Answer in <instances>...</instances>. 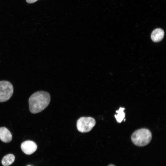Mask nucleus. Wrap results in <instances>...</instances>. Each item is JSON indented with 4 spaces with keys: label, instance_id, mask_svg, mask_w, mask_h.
Here are the masks:
<instances>
[{
    "label": "nucleus",
    "instance_id": "nucleus-1",
    "mask_svg": "<svg viewBox=\"0 0 166 166\" xmlns=\"http://www.w3.org/2000/svg\"><path fill=\"white\" fill-rule=\"evenodd\" d=\"M50 101V96L48 93L42 91L34 93L29 99L30 112L33 114L40 112L47 107Z\"/></svg>",
    "mask_w": 166,
    "mask_h": 166
},
{
    "label": "nucleus",
    "instance_id": "nucleus-2",
    "mask_svg": "<svg viewBox=\"0 0 166 166\" xmlns=\"http://www.w3.org/2000/svg\"><path fill=\"white\" fill-rule=\"evenodd\" d=\"M152 138V134L148 129L142 128L135 131L131 136L133 143L139 146H144L148 144Z\"/></svg>",
    "mask_w": 166,
    "mask_h": 166
},
{
    "label": "nucleus",
    "instance_id": "nucleus-3",
    "mask_svg": "<svg viewBox=\"0 0 166 166\" xmlns=\"http://www.w3.org/2000/svg\"><path fill=\"white\" fill-rule=\"evenodd\" d=\"M96 123L95 120L92 117H82L79 118L77 121V128L80 132H88L95 126Z\"/></svg>",
    "mask_w": 166,
    "mask_h": 166
},
{
    "label": "nucleus",
    "instance_id": "nucleus-4",
    "mask_svg": "<svg viewBox=\"0 0 166 166\" xmlns=\"http://www.w3.org/2000/svg\"><path fill=\"white\" fill-rule=\"evenodd\" d=\"M14 92L12 84L7 81H0V102L7 101L12 97Z\"/></svg>",
    "mask_w": 166,
    "mask_h": 166
},
{
    "label": "nucleus",
    "instance_id": "nucleus-5",
    "mask_svg": "<svg viewBox=\"0 0 166 166\" xmlns=\"http://www.w3.org/2000/svg\"><path fill=\"white\" fill-rule=\"evenodd\" d=\"M21 147L23 152L27 155L32 154L36 150L37 148L36 144L31 140H26L23 142Z\"/></svg>",
    "mask_w": 166,
    "mask_h": 166
},
{
    "label": "nucleus",
    "instance_id": "nucleus-6",
    "mask_svg": "<svg viewBox=\"0 0 166 166\" xmlns=\"http://www.w3.org/2000/svg\"><path fill=\"white\" fill-rule=\"evenodd\" d=\"M12 139V134L10 131L6 128H0V139L5 143L10 142Z\"/></svg>",
    "mask_w": 166,
    "mask_h": 166
},
{
    "label": "nucleus",
    "instance_id": "nucleus-7",
    "mask_svg": "<svg viewBox=\"0 0 166 166\" xmlns=\"http://www.w3.org/2000/svg\"><path fill=\"white\" fill-rule=\"evenodd\" d=\"M164 35V30L160 28H157L152 32L151 34V38L154 42H158L163 39Z\"/></svg>",
    "mask_w": 166,
    "mask_h": 166
},
{
    "label": "nucleus",
    "instance_id": "nucleus-8",
    "mask_svg": "<svg viewBox=\"0 0 166 166\" xmlns=\"http://www.w3.org/2000/svg\"><path fill=\"white\" fill-rule=\"evenodd\" d=\"M15 160L14 156L12 154H8L5 156L2 160V163L4 166H8L12 164Z\"/></svg>",
    "mask_w": 166,
    "mask_h": 166
},
{
    "label": "nucleus",
    "instance_id": "nucleus-9",
    "mask_svg": "<svg viewBox=\"0 0 166 166\" xmlns=\"http://www.w3.org/2000/svg\"><path fill=\"white\" fill-rule=\"evenodd\" d=\"M124 108L120 107L118 110L116 111L117 114L115 115V117L117 122L121 123L124 119L125 114L124 110Z\"/></svg>",
    "mask_w": 166,
    "mask_h": 166
},
{
    "label": "nucleus",
    "instance_id": "nucleus-10",
    "mask_svg": "<svg viewBox=\"0 0 166 166\" xmlns=\"http://www.w3.org/2000/svg\"><path fill=\"white\" fill-rule=\"evenodd\" d=\"M38 0H26V2L29 3H32L35 2Z\"/></svg>",
    "mask_w": 166,
    "mask_h": 166
},
{
    "label": "nucleus",
    "instance_id": "nucleus-11",
    "mask_svg": "<svg viewBox=\"0 0 166 166\" xmlns=\"http://www.w3.org/2000/svg\"><path fill=\"white\" fill-rule=\"evenodd\" d=\"M108 166H114V165H113V164H110V165H109Z\"/></svg>",
    "mask_w": 166,
    "mask_h": 166
},
{
    "label": "nucleus",
    "instance_id": "nucleus-12",
    "mask_svg": "<svg viewBox=\"0 0 166 166\" xmlns=\"http://www.w3.org/2000/svg\"><path fill=\"white\" fill-rule=\"evenodd\" d=\"M30 166V165H29V166Z\"/></svg>",
    "mask_w": 166,
    "mask_h": 166
}]
</instances>
